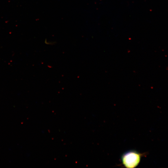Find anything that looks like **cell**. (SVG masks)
<instances>
[{
  "label": "cell",
  "mask_w": 168,
  "mask_h": 168,
  "mask_svg": "<svg viewBox=\"0 0 168 168\" xmlns=\"http://www.w3.org/2000/svg\"><path fill=\"white\" fill-rule=\"evenodd\" d=\"M140 159V154L134 151H131L124 154L122 157V162L128 168H133L139 164Z\"/></svg>",
  "instance_id": "6da1fadb"
}]
</instances>
